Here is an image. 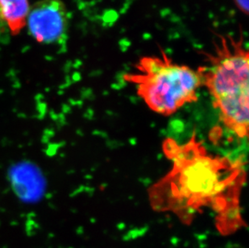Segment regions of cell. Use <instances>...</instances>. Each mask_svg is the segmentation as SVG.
<instances>
[{
  "instance_id": "5b68a950",
  "label": "cell",
  "mask_w": 249,
  "mask_h": 248,
  "mask_svg": "<svg viewBox=\"0 0 249 248\" xmlns=\"http://www.w3.org/2000/svg\"><path fill=\"white\" fill-rule=\"evenodd\" d=\"M29 0H0V31L17 35L26 28Z\"/></svg>"
},
{
  "instance_id": "277c9868",
  "label": "cell",
  "mask_w": 249,
  "mask_h": 248,
  "mask_svg": "<svg viewBox=\"0 0 249 248\" xmlns=\"http://www.w3.org/2000/svg\"><path fill=\"white\" fill-rule=\"evenodd\" d=\"M70 16L61 0H40L30 7L27 19L28 33L42 45H58L68 36Z\"/></svg>"
},
{
  "instance_id": "6da1fadb",
  "label": "cell",
  "mask_w": 249,
  "mask_h": 248,
  "mask_svg": "<svg viewBox=\"0 0 249 248\" xmlns=\"http://www.w3.org/2000/svg\"><path fill=\"white\" fill-rule=\"evenodd\" d=\"M162 148L172 168L148 190L154 211L172 212L190 223L210 209L224 234L242 227L240 198L246 171L241 159L210 154L195 135L184 143L166 139Z\"/></svg>"
},
{
  "instance_id": "7a4b0ae2",
  "label": "cell",
  "mask_w": 249,
  "mask_h": 248,
  "mask_svg": "<svg viewBox=\"0 0 249 248\" xmlns=\"http://www.w3.org/2000/svg\"><path fill=\"white\" fill-rule=\"evenodd\" d=\"M197 69L223 125L238 138L249 135V53L244 34L219 35Z\"/></svg>"
},
{
  "instance_id": "8992f818",
  "label": "cell",
  "mask_w": 249,
  "mask_h": 248,
  "mask_svg": "<svg viewBox=\"0 0 249 248\" xmlns=\"http://www.w3.org/2000/svg\"><path fill=\"white\" fill-rule=\"evenodd\" d=\"M235 4L236 5L238 9L244 14L248 16L249 11V0H234Z\"/></svg>"
},
{
  "instance_id": "3957f363",
  "label": "cell",
  "mask_w": 249,
  "mask_h": 248,
  "mask_svg": "<svg viewBox=\"0 0 249 248\" xmlns=\"http://www.w3.org/2000/svg\"><path fill=\"white\" fill-rule=\"evenodd\" d=\"M123 77L134 86L137 94L151 110L165 116L196 102L202 87L198 71L175 63L162 50L160 56L141 57L134 71Z\"/></svg>"
}]
</instances>
